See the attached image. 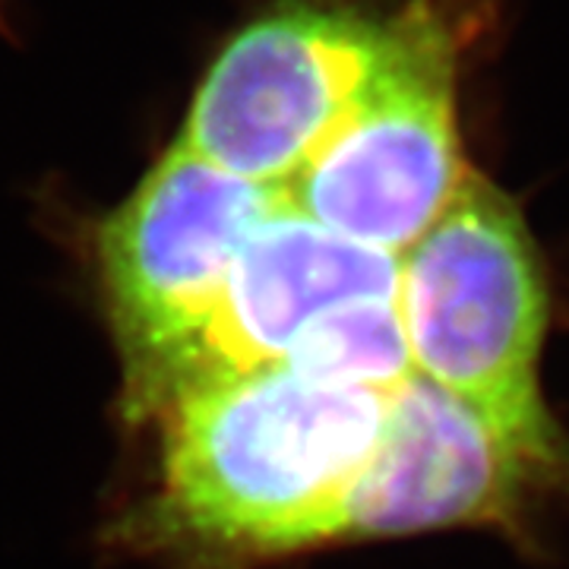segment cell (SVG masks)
I'll list each match as a JSON object with an SVG mask.
<instances>
[{"label": "cell", "instance_id": "3", "mask_svg": "<svg viewBox=\"0 0 569 569\" xmlns=\"http://www.w3.org/2000/svg\"><path fill=\"white\" fill-rule=\"evenodd\" d=\"M392 20L387 61L282 197L326 231L402 257L468 168L456 127V32L430 0Z\"/></svg>", "mask_w": 569, "mask_h": 569}, {"label": "cell", "instance_id": "2", "mask_svg": "<svg viewBox=\"0 0 569 569\" xmlns=\"http://www.w3.org/2000/svg\"><path fill=\"white\" fill-rule=\"evenodd\" d=\"M396 305L415 373L475 408L507 443L563 478L569 447L538 365L548 282L519 206L468 168L440 219L399 257Z\"/></svg>", "mask_w": 569, "mask_h": 569}, {"label": "cell", "instance_id": "7", "mask_svg": "<svg viewBox=\"0 0 569 569\" xmlns=\"http://www.w3.org/2000/svg\"><path fill=\"white\" fill-rule=\"evenodd\" d=\"M396 288L399 257L346 241L282 200L241 247L171 392L206 373L276 365L317 317L351 301L396 298Z\"/></svg>", "mask_w": 569, "mask_h": 569}, {"label": "cell", "instance_id": "5", "mask_svg": "<svg viewBox=\"0 0 569 569\" xmlns=\"http://www.w3.org/2000/svg\"><path fill=\"white\" fill-rule=\"evenodd\" d=\"M396 20L291 3L222 48L178 142L224 171L282 190L387 61Z\"/></svg>", "mask_w": 569, "mask_h": 569}, {"label": "cell", "instance_id": "1", "mask_svg": "<svg viewBox=\"0 0 569 569\" xmlns=\"http://www.w3.org/2000/svg\"><path fill=\"white\" fill-rule=\"evenodd\" d=\"M389 392L320 383L282 361L206 373L164 399V503L206 545L282 553L336 541Z\"/></svg>", "mask_w": 569, "mask_h": 569}, {"label": "cell", "instance_id": "6", "mask_svg": "<svg viewBox=\"0 0 569 569\" xmlns=\"http://www.w3.org/2000/svg\"><path fill=\"white\" fill-rule=\"evenodd\" d=\"M557 481L459 396L411 373L389 392L387 425L342 500L336 541L449 526L512 529L531 493Z\"/></svg>", "mask_w": 569, "mask_h": 569}, {"label": "cell", "instance_id": "4", "mask_svg": "<svg viewBox=\"0 0 569 569\" xmlns=\"http://www.w3.org/2000/svg\"><path fill=\"white\" fill-rule=\"evenodd\" d=\"M282 200L174 142L102 224L104 298L146 406L183 380L241 247Z\"/></svg>", "mask_w": 569, "mask_h": 569}, {"label": "cell", "instance_id": "8", "mask_svg": "<svg viewBox=\"0 0 569 569\" xmlns=\"http://www.w3.org/2000/svg\"><path fill=\"white\" fill-rule=\"evenodd\" d=\"M282 365L320 383L392 392L415 373L396 298H367L317 317Z\"/></svg>", "mask_w": 569, "mask_h": 569}]
</instances>
